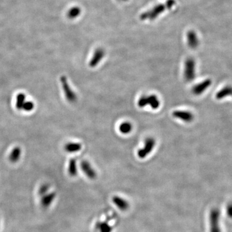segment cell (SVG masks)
Listing matches in <instances>:
<instances>
[{"label": "cell", "instance_id": "1", "mask_svg": "<svg viewBox=\"0 0 232 232\" xmlns=\"http://www.w3.org/2000/svg\"><path fill=\"white\" fill-rule=\"evenodd\" d=\"M137 105L140 108H143L150 105L154 110L158 109L160 106V101L155 95L141 96L137 101Z\"/></svg>", "mask_w": 232, "mask_h": 232}, {"label": "cell", "instance_id": "2", "mask_svg": "<svg viewBox=\"0 0 232 232\" xmlns=\"http://www.w3.org/2000/svg\"><path fill=\"white\" fill-rule=\"evenodd\" d=\"M196 76V62L192 57L188 58L184 63V77L186 81H192Z\"/></svg>", "mask_w": 232, "mask_h": 232}, {"label": "cell", "instance_id": "3", "mask_svg": "<svg viewBox=\"0 0 232 232\" xmlns=\"http://www.w3.org/2000/svg\"><path fill=\"white\" fill-rule=\"evenodd\" d=\"M60 81L66 99L70 103H74L77 100L76 94H75L69 85L67 78L65 76H63L60 78Z\"/></svg>", "mask_w": 232, "mask_h": 232}, {"label": "cell", "instance_id": "4", "mask_svg": "<svg viewBox=\"0 0 232 232\" xmlns=\"http://www.w3.org/2000/svg\"><path fill=\"white\" fill-rule=\"evenodd\" d=\"M155 145V140L153 137H148L145 142L144 147L139 149L137 152V155L140 159H144L150 154Z\"/></svg>", "mask_w": 232, "mask_h": 232}, {"label": "cell", "instance_id": "5", "mask_svg": "<svg viewBox=\"0 0 232 232\" xmlns=\"http://www.w3.org/2000/svg\"><path fill=\"white\" fill-rule=\"evenodd\" d=\"M172 115L175 118L182 120L186 123H190L193 121L194 116L192 113L185 110H175L173 112Z\"/></svg>", "mask_w": 232, "mask_h": 232}, {"label": "cell", "instance_id": "6", "mask_svg": "<svg viewBox=\"0 0 232 232\" xmlns=\"http://www.w3.org/2000/svg\"><path fill=\"white\" fill-rule=\"evenodd\" d=\"M212 81L210 79H206L200 82V83L194 86L192 88V92L194 95H199L203 94L206 90L211 85Z\"/></svg>", "mask_w": 232, "mask_h": 232}, {"label": "cell", "instance_id": "7", "mask_svg": "<svg viewBox=\"0 0 232 232\" xmlns=\"http://www.w3.org/2000/svg\"><path fill=\"white\" fill-rule=\"evenodd\" d=\"M81 168L88 178L93 179L96 177V172L88 161H82L81 162Z\"/></svg>", "mask_w": 232, "mask_h": 232}, {"label": "cell", "instance_id": "8", "mask_svg": "<svg viewBox=\"0 0 232 232\" xmlns=\"http://www.w3.org/2000/svg\"><path fill=\"white\" fill-rule=\"evenodd\" d=\"M104 56V51L101 49H98L95 51V53L92 57L91 60L90 61L89 65L92 68H94L95 66L98 65L101 59L103 58Z\"/></svg>", "mask_w": 232, "mask_h": 232}, {"label": "cell", "instance_id": "9", "mask_svg": "<svg viewBox=\"0 0 232 232\" xmlns=\"http://www.w3.org/2000/svg\"><path fill=\"white\" fill-rule=\"evenodd\" d=\"M112 201L114 203V205L119 208L121 210L124 211L126 210L129 207V203L127 202L125 199H124L122 197H118V196H115L112 199Z\"/></svg>", "mask_w": 232, "mask_h": 232}, {"label": "cell", "instance_id": "10", "mask_svg": "<svg viewBox=\"0 0 232 232\" xmlns=\"http://www.w3.org/2000/svg\"><path fill=\"white\" fill-rule=\"evenodd\" d=\"M188 45L192 49H196L199 44V40L197 34L191 31L188 34Z\"/></svg>", "mask_w": 232, "mask_h": 232}, {"label": "cell", "instance_id": "11", "mask_svg": "<svg viewBox=\"0 0 232 232\" xmlns=\"http://www.w3.org/2000/svg\"><path fill=\"white\" fill-rule=\"evenodd\" d=\"M232 94V86H227L224 87L221 91H219L216 94V98L218 99H224L226 97L231 95Z\"/></svg>", "mask_w": 232, "mask_h": 232}, {"label": "cell", "instance_id": "12", "mask_svg": "<svg viewBox=\"0 0 232 232\" xmlns=\"http://www.w3.org/2000/svg\"><path fill=\"white\" fill-rule=\"evenodd\" d=\"M82 146L79 143H69L65 145V151L69 153H74L79 152L81 149Z\"/></svg>", "mask_w": 232, "mask_h": 232}, {"label": "cell", "instance_id": "13", "mask_svg": "<svg viewBox=\"0 0 232 232\" xmlns=\"http://www.w3.org/2000/svg\"><path fill=\"white\" fill-rule=\"evenodd\" d=\"M21 154V150L19 147L16 146L12 149L11 153L9 155V160L12 162H17L20 158Z\"/></svg>", "mask_w": 232, "mask_h": 232}, {"label": "cell", "instance_id": "14", "mask_svg": "<svg viewBox=\"0 0 232 232\" xmlns=\"http://www.w3.org/2000/svg\"><path fill=\"white\" fill-rule=\"evenodd\" d=\"M132 130V125L129 122H124L119 126V131L123 134H128Z\"/></svg>", "mask_w": 232, "mask_h": 232}, {"label": "cell", "instance_id": "15", "mask_svg": "<svg viewBox=\"0 0 232 232\" xmlns=\"http://www.w3.org/2000/svg\"><path fill=\"white\" fill-rule=\"evenodd\" d=\"M26 96L24 94L20 93L18 94L16 97V107L18 110H22L23 104L25 102Z\"/></svg>", "mask_w": 232, "mask_h": 232}, {"label": "cell", "instance_id": "16", "mask_svg": "<svg viewBox=\"0 0 232 232\" xmlns=\"http://www.w3.org/2000/svg\"><path fill=\"white\" fill-rule=\"evenodd\" d=\"M69 172L71 176H75L77 174V166L76 161L74 159H72L69 162Z\"/></svg>", "mask_w": 232, "mask_h": 232}, {"label": "cell", "instance_id": "17", "mask_svg": "<svg viewBox=\"0 0 232 232\" xmlns=\"http://www.w3.org/2000/svg\"><path fill=\"white\" fill-rule=\"evenodd\" d=\"M98 228L99 232H112V228L107 222H100L98 224Z\"/></svg>", "mask_w": 232, "mask_h": 232}, {"label": "cell", "instance_id": "18", "mask_svg": "<svg viewBox=\"0 0 232 232\" xmlns=\"http://www.w3.org/2000/svg\"><path fill=\"white\" fill-rule=\"evenodd\" d=\"M80 9L79 8V7H73V8H72L69 11V13H68V16L69 18L72 19V18H76L79 16V14H80Z\"/></svg>", "mask_w": 232, "mask_h": 232}, {"label": "cell", "instance_id": "19", "mask_svg": "<svg viewBox=\"0 0 232 232\" xmlns=\"http://www.w3.org/2000/svg\"><path fill=\"white\" fill-rule=\"evenodd\" d=\"M34 103L31 101H27L25 102L23 108H22V110H23L26 112H30V111H32L34 109Z\"/></svg>", "mask_w": 232, "mask_h": 232}, {"label": "cell", "instance_id": "20", "mask_svg": "<svg viewBox=\"0 0 232 232\" xmlns=\"http://www.w3.org/2000/svg\"><path fill=\"white\" fill-rule=\"evenodd\" d=\"M231 95H232V94H231Z\"/></svg>", "mask_w": 232, "mask_h": 232}]
</instances>
